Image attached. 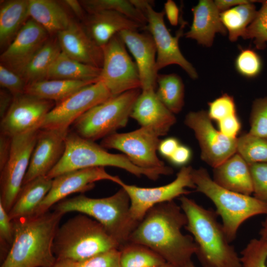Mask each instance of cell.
<instances>
[{
  "label": "cell",
  "mask_w": 267,
  "mask_h": 267,
  "mask_svg": "<svg viewBox=\"0 0 267 267\" xmlns=\"http://www.w3.org/2000/svg\"><path fill=\"white\" fill-rule=\"evenodd\" d=\"M113 96L99 80L55 104L45 116L40 129L69 130V126L83 114Z\"/></svg>",
  "instance_id": "cell-14"
},
{
  "label": "cell",
  "mask_w": 267,
  "mask_h": 267,
  "mask_svg": "<svg viewBox=\"0 0 267 267\" xmlns=\"http://www.w3.org/2000/svg\"><path fill=\"white\" fill-rule=\"evenodd\" d=\"M184 124L194 132L201 159L213 169L236 153L237 138L227 137L216 130L206 111L189 112Z\"/></svg>",
  "instance_id": "cell-15"
},
{
  "label": "cell",
  "mask_w": 267,
  "mask_h": 267,
  "mask_svg": "<svg viewBox=\"0 0 267 267\" xmlns=\"http://www.w3.org/2000/svg\"><path fill=\"white\" fill-rule=\"evenodd\" d=\"M179 145L176 138L170 137L160 141L158 150L163 157L169 159Z\"/></svg>",
  "instance_id": "cell-48"
},
{
  "label": "cell",
  "mask_w": 267,
  "mask_h": 267,
  "mask_svg": "<svg viewBox=\"0 0 267 267\" xmlns=\"http://www.w3.org/2000/svg\"><path fill=\"white\" fill-rule=\"evenodd\" d=\"M192 180L197 191L214 204L216 212L222 220L224 232L230 242L233 241L242 224L259 215H267V204L254 196L225 189L217 184L206 169H192Z\"/></svg>",
  "instance_id": "cell-7"
},
{
  "label": "cell",
  "mask_w": 267,
  "mask_h": 267,
  "mask_svg": "<svg viewBox=\"0 0 267 267\" xmlns=\"http://www.w3.org/2000/svg\"><path fill=\"white\" fill-rule=\"evenodd\" d=\"M241 267H267V244L260 238L250 240L241 252Z\"/></svg>",
  "instance_id": "cell-38"
},
{
  "label": "cell",
  "mask_w": 267,
  "mask_h": 267,
  "mask_svg": "<svg viewBox=\"0 0 267 267\" xmlns=\"http://www.w3.org/2000/svg\"><path fill=\"white\" fill-rule=\"evenodd\" d=\"M256 0L240 4L221 12L222 24L228 32L231 42L242 37L246 29L255 19L258 10L253 3Z\"/></svg>",
  "instance_id": "cell-33"
},
{
  "label": "cell",
  "mask_w": 267,
  "mask_h": 267,
  "mask_svg": "<svg viewBox=\"0 0 267 267\" xmlns=\"http://www.w3.org/2000/svg\"><path fill=\"white\" fill-rule=\"evenodd\" d=\"M260 238L267 244V217L262 222V227L259 232Z\"/></svg>",
  "instance_id": "cell-56"
},
{
  "label": "cell",
  "mask_w": 267,
  "mask_h": 267,
  "mask_svg": "<svg viewBox=\"0 0 267 267\" xmlns=\"http://www.w3.org/2000/svg\"><path fill=\"white\" fill-rule=\"evenodd\" d=\"M186 223L180 205L174 201L161 203L148 211L128 242L145 246L166 262L183 267L191 261L197 250L192 236L181 231Z\"/></svg>",
  "instance_id": "cell-1"
},
{
  "label": "cell",
  "mask_w": 267,
  "mask_h": 267,
  "mask_svg": "<svg viewBox=\"0 0 267 267\" xmlns=\"http://www.w3.org/2000/svg\"><path fill=\"white\" fill-rule=\"evenodd\" d=\"M251 1L249 0H214V2L219 11L222 12L237 5L249 2Z\"/></svg>",
  "instance_id": "cell-53"
},
{
  "label": "cell",
  "mask_w": 267,
  "mask_h": 267,
  "mask_svg": "<svg viewBox=\"0 0 267 267\" xmlns=\"http://www.w3.org/2000/svg\"><path fill=\"white\" fill-rule=\"evenodd\" d=\"M191 166H183L176 178L167 184L153 187H142L123 182L120 185L127 193L130 200V214L137 223L155 206L186 195L191 192L187 188H195L192 180Z\"/></svg>",
  "instance_id": "cell-11"
},
{
  "label": "cell",
  "mask_w": 267,
  "mask_h": 267,
  "mask_svg": "<svg viewBox=\"0 0 267 267\" xmlns=\"http://www.w3.org/2000/svg\"><path fill=\"white\" fill-rule=\"evenodd\" d=\"M126 47L117 34L102 47L103 60L99 80L113 96L141 87L137 67Z\"/></svg>",
  "instance_id": "cell-10"
},
{
  "label": "cell",
  "mask_w": 267,
  "mask_h": 267,
  "mask_svg": "<svg viewBox=\"0 0 267 267\" xmlns=\"http://www.w3.org/2000/svg\"><path fill=\"white\" fill-rule=\"evenodd\" d=\"M157 86L155 92L163 104L174 114L180 112L184 103V85L181 77L175 73L158 74Z\"/></svg>",
  "instance_id": "cell-32"
},
{
  "label": "cell",
  "mask_w": 267,
  "mask_h": 267,
  "mask_svg": "<svg viewBox=\"0 0 267 267\" xmlns=\"http://www.w3.org/2000/svg\"><path fill=\"white\" fill-rule=\"evenodd\" d=\"M63 215L53 211L12 220L13 240L0 267H52L53 240Z\"/></svg>",
  "instance_id": "cell-2"
},
{
  "label": "cell",
  "mask_w": 267,
  "mask_h": 267,
  "mask_svg": "<svg viewBox=\"0 0 267 267\" xmlns=\"http://www.w3.org/2000/svg\"><path fill=\"white\" fill-rule=\"evenodd\" d=\"M170 23L174 26H177L179 22V9L175 2L168 0L164 3L163 10Z\"/></svg>",
  "instance_id": "cell-50"
},
{
  "label": "cell",
  "mask_w": 267,
  "mask_h": 267,
  "mask_svg": "<svg viewBox=\"0 0 267 267\" xmlns=\"http://www.w3.org/2000/svg\"><path fill=\"white\" fill-rule=\"evenodd\" d=\"M108 180L119 185L123 182L116 176L108 173L104 167H94L75 170L54 178L51 187L37 208L34 216L43 215L49 208L73 193H83L92 189L95 182Z\"/></svg>",
  "instance_id": "cell-16"
},
{
  "label": "cell",
  "mask_w": 267,
  "mask_h": 267,
  "mask_svg": "<svg viewBox=\"0 0 267 267\" xmlns=\"http://www.w3.org/2000/svg\"><path fill=\"white\" fill-rule=\"evenodd\" d=\"M49 36L42 26L29 18L13 41L3 50L0 56V64L23 77L28 64Z\"/></svg>",
  "instance_id": "cell-18"
},
{
  "label": "cell",
  "mask_w": 267,
  "mask_h": 267,
  "mask_svg": "<svg viewBox=\"0 0 267 267\" xmlns=\"http://www.w3.org/2000/svg\"><path fill=\"white\" fill-rule=\"evenodd\" d=\"M219 131L225 136L237 138L241 129V123L236 114L228 116L218 122Z\"/></svg>",
  "instance_id": "cell-46"
},
{
  "label": "cell",
  "mask_w": 267,
  "mask_h": 267,
  "mask_svg": "<svg viewBox=\"0 0 267 267\" xmlns=\"http://www.w3.org/2000/svg\"><path fill=\"white\" fill-rule=\"evenodd\" d=\"M62 51L57 38L48 39L27 67L23 77L27 85L45 80L51 66Z\"/></svg>",
  "instance_id": "cell-31"
},
{
  "label": "cell",
  "mask_w": 267,
  "mask_h": 267,
  "mask_svg": "<svg viewBox=\"0 0 267 267\" xmlns=\"http://www.w3.org/2000/svg\"><path fill=\"white\" fill-rule=\"evenodd\" d=\"M254 197L267 204V163L249 164Z\"/></svg>",
  "instance_id": "cell-41"
},
{
  "label": "cell",
  "mask_w": 267,
  "mask_h": 267,
  "mask_svg": "<svg viewBox=\"0 0 267 267\" xmlns=\"http://www.w3.org/2000/svg\"><path fill=\"white\" fill-rule=\"evenodd\" d=\"M14 99L13 95L4 89L0 90V117L2 119L6 114Z\"/></svg>",
  "instance_id": "cell-51"
},
{
  "label": "cell",
  "mask_w": 267,
  "mask_h": 267,
  "mask_svg": "<svg viewBox=\"0 0 267 267\" xmlns=\"http://www.w3.org/2000/svg\"><path fill=\"white\" fill-rule=\"evenodd\" d=\"M208 105V114L211 120L219 122L228 116L236 114L233 97L227 93L209 102Z\"/></svg>",
  "instance_id": "cell-42"
},
{
  "label": "cell",
  "mask_w": 267,
  "mask_h": 267,
  "mask_svg": "<svg viewBox=\"0 0 267 267\" xmlns=\"http://www.w3.org/2000/svg\"><path fill=\"white\" fill-rule=\"evenodd\" d=\"M12 138L0 134V170L6 164L11 150Z\"/></svg>",
  "instance_id": "cell-49"
},
{
  "label": "cell",
  "mask_w": 267,
  "mask_h": 267,
  "mask_svg": "<svg viewBox=\"0 0 267 267\" xmlns=\"http://www.w3.org/2000/svg\"><path fill=\"white\" fill-rule=\"evenodd\" d=\"M213 172V179L220 186L245 195L253 193L249 165L237 152L214 168Z\"/></svg>",
  "instance_id": "cell-25"
},
{
  "label": "cell",
  "mask_w": 267,
  "mask_h": 267,
  "mask_svg": "<svg viewBox=\"0 0 267 267\" xmlns=\"http://www.w3.org/2000/svg\"><path fill=\"white\" fill-rule=\"evenodd\" d=\"M111 166L123 169L137 177L145 176L156 180L162 175L173 173L172 168L145 169L134 165L123 154L110 153L94 142L69 131L65 138L63 155L46 176L53 179L63 173L81 169Z\"/></svg>",
  "instance_id": "cell-4"
},
{
  "label": "cell",
  "mask_w": 267,
  "mask_h": 267,
  "mask_svg": "<svg viewBox=\"0 0 267 267\" xmlns=\"http://www.w3.org/2000/svg\"><path fill=\"white\" fill-rule=\"evenodd\" d=\"M52 179L47 176L37 178L22 185L8 212L11 220L34 216L42 201L49 192Z\"/></svg>",
  "instance_id": "cell-26"
},
{
  "label": "cell",
  "mask_w": 267,
  "mask_h": 267,
  "mask_svg": "<svg viewBox=\"0 0 267 267\" xmlns=\"http://www.w3.org/2000/svg\"><path fill=\"white\" fill-rule=\"evenodd\" d=\"M13 235L12 220L10 219L8 212L0 203V244L2 260L3 256L5 257L10 249L13 242Z\"/></svg>",
  "instance_id": "cell-44"
},
{
  "label": "cell",
  "mask_w": 267,
  "mask_h": 267,
  "mask_svg": "<svg viewBox=\"0 0 267 267\" xmlns=\"http://www.w3.org/2000/svg\"><path fill=\"white\" fill-rule=\"evenodd\" d=\"M237 71L247 78L256 77L262 69V61L259 55L251 49L241 50L237 56L235 62Z\"/></svg>",
  "instance_id": "cell-40"
},
{
  "label": "cell",
  "mask_w": 267,
  "mask_h": 267,
  "mask_svg": "<svg viewBox=\"0 0 267 267\" xmlns=\"http://www.w3.org/2000/svg\"><path fill=\"white\" fill-rule=\"evenodd\" d=\"M61 50L82 63L101 68L102 48L89 37L82 25L71 20L69 26L57 35Z\"/></svg>",
  "instance_id": "cell-21"
},
{
  "label": "cell",
  "mask_w": 267,
  "mask_h": 267,
  "mask_svg": "<svg viewBox=\"0 0 267 267\" xmlns=\"http://www.w3.org/2000/svg\"><path fill=\"white\" fill-rule=\"evenodd\" d=\"M29 14L49 35L66 29L72 20L64 7L52 0H29Z\"/></svg>",
  "instance_id": "cell-28"
},
{
  "label": "cell",
  "mask_w": 267,
  "mask_h": 267,
  "mask_svg": "<svg viewBox=\"0 0 267 267\" xmlns=\"http://www.w3.org/2000/svg\"><path fill=\"white\" fill-rule=\"evenodd\" d=\"M147 24L145 28L152 36L156 48V69L158 72L172 64L179 66L192 79H196L198 73L192 64L183 55L179 47L178 41L183 33L186 22L181 18V25L175 36L171 35L165 22L164 10L156 11L153 4H149L145 11Z\"/></svg>",
  "instance_id": "cell-13"
},
{
  "label": "cell",
  "mask_w": 267,
  "mask_h": 267,
  "mask_svg": "<svg viewBox=\"0 0 267 267\" xmlns=\"http://www.w3.org/2000/svg\"><path fill=\"white\" fill-rule=\"evenodd\" d=\"M29 18V0H10L1 3V49L4 50L10 44Z\"/></svg>",
  "instance_id": "cell-27"
},
{
  "label": "cell",
  "mask_w": 267,
  "mask_h": 267,
  "mask_svg": "<svg viewBox=\"0 0 267 267\" xmlns=\"http://www.w3.org/2000/svg\"><path fill=\"white\" fill-rule=\"evenodd\" d=\"M191 157V151L189 148L180 144L168 159L171 163L178 166H184Z\"/></svg>",
  "instance_id": "cell-47"
},
{
  "label": "cell",
  "mask_w": 267,
  "mask_h": 267,
  "mask_svg": "<svg viewBox=\"0 0 267 267\" xmlns=\"http://www.w3.org/2000/svg\"><path fill=\"white\" fill-rule=\"evenodd\" d=\"M130 209L129 197L122 187L107 197L93 198L80 195L64 199L54 208V211L63 215L77 212L93 219L119 243L120 247L128 242L138 224L132 219Z\"/></svg>",
  "instance_id": "cell-6"
},
{
  "label": "cell",
  "mask_w": 267,
  "mask_h": 267,
  "mask_svg": "<svg viewBox=\"0 0 267 267\" xmlns=\"http://www.w3.org/2000/svg\"><path fill=\"white\" fill-rule=\"evenodd\" d=\"M120 254V250L115 249L75 263L76 267H121Z\"/></svg>",
  "instance_id": "cell-45"
},
{
  "label": "cell",
  "mask_w": 267,
  "mask_h": 267,
  "mask_svg": "<svg viewBox=\"0 0 267 267\" xmlns=\"http://www.w3.org/2000/svg\"><path fill=\"white\" fill-rule=\"evenodd\" d=\"M101 70V68L79 62L61 51L49 70L46 79L97 82Z\"/></svg>",
  "instance_id": "cell-30"
},
{
  "label": "cell",
  "mask_w": 267,
  "mask_h": 267,
  "mask_svg": "<svg viewBox=\"0 0 267 267\" xmlns=\"http://www.w3.org/2000/svg\"><path fill=\"white\" fill-rule=\"evenodd\" d=\"M0 85L14 97L24 93L27 86L24 78L0 64Z\"/></svg>",
  "instance_id": "cell-43"
},
{
  "label": "cell",
  "mask_w": 267,
  "mask_h": 267,
  "mask_svg": "<svg viewBox=\"0 0 267 267\" xmlns=\"http://www.w3.org/2000/svg\"><path fill=\"white\" fill-rule=\"evenodd\" d=\"M55 104L52 101L25 93L14 96L8 111L0 119V134L12 138L40 129L45 116Z\"/></svg>",
  "instance_id": "cell-17"
},
{
  "label": "cell",
  "mask_w": 267,
  "mask_h": 267,
  "mask_svg": "<svg viewBox=\"0 0 267 267\" xmlns=\"http://www.w3.org/2000/svg\"><path fill=\"white\" fill-rule=\"evenodd\" d=\"M135 60L139 73L141 90H156L157 78L156 48L149 33L124 30L118 34Z\"/></svg>",
  "instance_id": "cell-20"
},
{
  "label": "cell",
  "mask_w": 267,
  "mask_h": 267,
  "mask_svg": "<svg viewBox=\"0 0 267 267\" xmlns=\"http://www.w3.org/2000/svg\"><path fill=\"white\" fill-rule=\"evenodd\" d=\"M193 21L190 29L184 34L186 38L195 40L199 44L210 47L215 35H225L227 31L222 24L219 11L214 1L200 0L191 9Z\"/></svg>",
  "instance_id": "cell-24"
},
{
  "label": "cell",
  "mask_w": 267,
  "mask_h": 267,
  "mask_svg": "<svg viewBox=\"0 0 267 267\" xmlns=\"http://www.w3.org/2000/svg\"><path fill=\"white\" fill-rule=\"evenodd\" d=\"M69 130L39 129L23 184L46 176L62 157Z\"/></svg>",
  "instance_id": "cell-19"
},
{
  "label": "cell",
  "mask_w": 267,
  "mask_h": 267,
  "mask_svg": "<svg viewBox=\"0 0 267 267\" xmlns=\"http://www.w3.org/2000/svg\"><path fill=\"white\" fill-rule=\"evenodd\" d=\"M179 200L187 219L185 228L196 245L195 255L202 267H241L240 256L230 244L216 211L185 195Z\"/></svg>",
  "instance_id": "cell-3"
},
{
  "label": "cell",
  "mask_w": 267,
  "mask_h": 267,
  "mask_svg": "<svg viewBox=\"0 0 267 267\" xmlns=\"http://www.w3.org/2000/svg\"><path fill=\"white\" fill-rule=\"evenodd\" d=\"M236 152L249 165L267 163V137L243 134L237 138Z\"/></svg>",
  "instance_id": "cell-36"
},
{
  "label": "cell",
  "mask_w": 267,
  "mask_h": 267,
  "mask_svg": "<svg viewBox=\"0 0 267 267\" xmlns=\"http://www.w3.org/2000/svg\"><path fill=\"white\" fill-rule=\"evenodd\" d=\"M130 1L136 8L144 14L147 6L154 3L153 1L148 0H130Z\"/></svg>",
  "instance_id": "cell-54"
},
{
  "label": "cell",
  "mask_w": 267,
  "mask_h": 267,
  "mask_svg": "<svg viewBox=\"0 0 267 267\" xmlns=\"http://www.w3.org/2000/svg\"><path fill=\"white\" fill-rule=\"evenodd\" d=\"M119 250L121 267H156L166 262L153 250L139 244L128 242Z\"/></svg>",
  "instance_id": "cell-34"
},
{
  "label": "cell",
  "mask_w": 267,
  "mask_h": 267,
  "mask_svg": "<svg viewBox=\"0 0 267 267\" xmlns=\"http://www.w3.org/2000/svg\"><path fill=\"white\" fill-rule=\"evenodd\" d=\"M52 267H76L75 262L67 260H56Z\"/></svg>",
  "instance_id": "cell-55"
},
{
  "label": "cell",
  "mask_w": 267,
  "mask_h": 267,
  "mask_svg": "<svg viewBox=\"0 0 267 267\" xmlns=\"http://www.w3.org/2000/svg\"><path fill=\"white\" fill-rule=\"evenodd\" d=\"M183 267H197L191 261L187 263Z\"/></svg>",
  "instance_id": "cell-58"
},
{
  "label": "cell",
  "mask_w": 267,
  "mask_h": 267,
  "mask_svg": "<svg viewBox=\"0 0 267 267\" xmlns=\"http://www.w3.org/2000/svg\"><path fill=\"white\" fill-rule=\"evenodd\" d=\"M62 2L79 18L82 20L85 19L86 17L85 10L81 2L76 0H64L62 1Z\"/></svg>",
  "instance_id": "cell-52"
},
{
  "label": "cell",
  "mask_w": 267,
  "mask_h": 267,
  "mask_svg": "<svg viewBox=\"0 0 267 267\" xmlns=\"http://www.w3.org/2000/svg\"><path fill=\"white\" fill-rule=\"evenodd\" d=\"M80 2L88 13L102 10L114 11L127 16L144 27L147 24L145 15L136 8L130 0H85Z\"/></svg>",
  "instance_id": "cell-35"
},
{
  "label": "cell",
  "mask_w": 267,
  "mask_h": 267,
  "mask_svg": "<svg viewBox=\"0 0 267 267\" xmlns=\"http://www.w3.org/2000/svg\"><path fill=\"white\" fill-rule=\"evenodd\" d=\"M120 247L99 222L82 214L59 226L52 250L56 260L81 262Z\"/></svg>",
  "instance_id": "cell-5"
},
{
  "label": "cell",
  "mask_w": 267,
  "mask_h": 267,
  "mask_svg": "<svg viewBox=\"0 0 267 267\" xmlns=\"http://www.w3.org/2000/svg\"><path fill=\"white\" fill-rule=\"evenodd\" d=\"M95 82L45 79L28 84L26 86L25 93L41 99L52 101L57 104L80 89Z\"/></svg>",
  "instance_id": "cell-29"
},
{
  "label": "cell",
  "mask_w": 267,
  "mask_h": 267,
  "mask_svg": "<svg viewBox=\"0 0 267 267\" xmlns=\"http://www.w3.org/2000/svg\"><path fill=\"white\" fill-rule=\"evenodd\" d=\"M82 26L89 37L101 47L122 31H138L145 27L120 13L111 10L88 13Z\"/></svg>",
  "instance_id": "cell-22"
},
{
  "label": "cell",
  "mask_w": 267,
  "mask_h": 267,
  "mask_svg": "<svg viewBox=\"0 0 267 267\" xmlns=\"http://www.w3.org/2000/svg\"><path fill=\"white\" fill-rule=\"evenodd\" d=\"M260 1L262 6L242 37L253 40L257 49H264L267 43V0Z\"/></svg>",
  "instance_id": "cell-37"
},
{
  "label": "cell",
  "mask_w": 267,
  "mask_h": 267,
  "mask_svg": "<svg viewBox=\"0 0 267 267\" xmlns=\"http://www.w3.org/2000/svg\"><path fill=\"white\" fill-rule=\"evenodd\" d=\"M39 129L12 138L9 158L0 170V203L7 212L22 186Z\"/></svg>",
  "instance_id": "cell-12"
},
{
  "label": "cell",
  "mask_w": 267,
  "mask_h": 267,
  "mask_svg": "<svg viewBox=\"0 0 267 267\" xmlns=\"http://www.w3.org/2000/svg\"><path fill=\"white\" fill-rule=\"evenodd\" d=\"M250 121V133L267 137V96L253 102Z\"/></svg>",
  "instance_id": "cell-39"
},
{
  "label": "cell",
  "mask_w": 267,
  "mask_h": 267,
  "mask_svg": "<svg viewBox=\"0 0 267 267\" xmlns=\"http://www.w3.org/2000/svg\"><path fill=\"white\" fill-rule=\"evenodd\" d=\"M156 267H178L177 266H175L174 265H173L172 264H170L169 263L166 262L165 263L159 266H158Z\"/></svg>",
  "instance_id": "cell-57"
},
{
  "label": "cell",
  "mask_w": 267,
  "mask_h": 267,
  "mask_svg": "<svg viewBox=\"0 0 267 267\" xmlns=\"http://www.w3.org/2000/svg\"><path fill=\"white\" fill-rule=\"evenodd\" d=\"M141 91H127L91 108L73 124L74 132L93 141L116 133L126 126Z\"/></svg>",
  "instance_id": "cell-8"
},
{
  "label": "cell",
  "mask_w": 267,
  "mask_h": 267,
  "mask_svg": "<svg viewBox=\"0 0 267 267\" xmlns=\"http://www.w3.org/2000/svg\"><path fill=\"white\" fill-rule=\"evenodd\" d=\"M160 134L151 127H141L125 133H115L103 138L100 145L123 152L134 165L145 169L166 166L157 155Z\"/></svg>",
  "instance_id": "cell-9"
},
{
  "label": "cell",
  "mask_w": 267,
  "mask_h": 267,
  "mask_svg": "<svg viewBox=\"0 0 267 267\" xmlns=\"http://www.w3.org/2000/svg\"><path fill=\"white\" fill-rule=\"evenodd\" d=\"M131 117L141 127H151L161 136L166 135L176 118L157 97L155 90H141L132 111Z\"/></svg>",
  "instance_id": "cell-23"
}]
</instances>
